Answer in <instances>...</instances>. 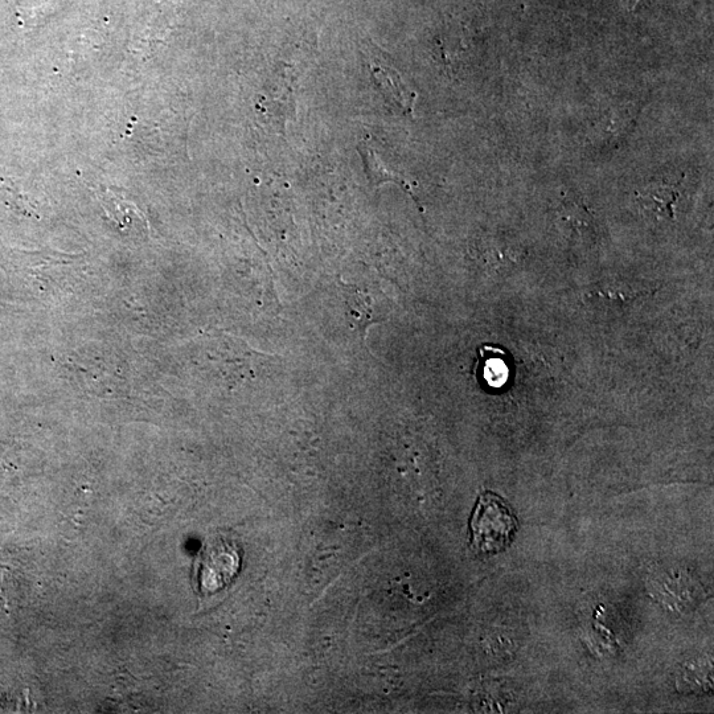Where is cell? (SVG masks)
<instances>
[{
    "label": "cell",
    "mask_w": 714,
    "mask_h": 714,
    "mask_svg": "<svg viewBox=\"0 0 714 714\" xmlns=\"http://www.w3.org/2000/svg\"><path fill=\"white\" fill-rule=\"evenodd\" d=\"M470 528L476 551L492 555L508 547L517 524L510 507L500 496L484 492L476 503Z\"/></svg>",
    "instance_id": "obj_1"
},
{
    "label": "cell",
    "mask_w": 714,
    "mask_h": 714,
    "mask_svg": "<svg viewBox=\"0 0 714 714\" xmlns=\"http://www.w3.org/2000/svg\"><path fill=\"white\" fill-rule=\"evenodd\" d=\"M240 551L231 541H208L195 564V578L201 594H215L231 584L240 570Z\"/></svg>",
    "instance_id": "obj_2"
},
{
    "label": "cell",
    "mask_w": 714,
    "mask_h": 714,
    "mask_svg": "<svg viewBox=\"0 0 714 714\" xmlns=\"http://www.w3.org/2000/svg\"><path fill=\"white\" fill-rule=\"evenodd\" d=\"M476 371L480 381L488 389H502L506 387L511 376V367L508 363V354L502 348L482 346L479 348V359Z\"/></svg>",
    "instance_id": "obj_3"
},
{
    "label": "cell",
    "mask_w": 714,
    "mask_h": 714,
    "mask_svg": "<svg viewBox=\"0 0 714 714\" xmlns=\"http://www.w3.org/2000/svg\"><path fill=\"white\" fill-rule=\"evenodd\" d=\"M373 72H375L376 80L380 82L383 92L387 93L392 100H396V104L404 109L406 113L412 112L414 96L402 85L396 73L392 69L383 68L380 65L375 67Z\"/></svg>",
    "instance_id": "obj_4"
},
{
    "label": "cell",
    "mask_w": 714,
    "mask_h": 714,
    "mask_svg": "<svg viewBox=\"0 0 714 714\" xmlns=\"http://www.w3.org/2000/svg\"><path fill=\"white\" fill-rule=\"evenodd\" d=\"M636 2H638V0H634V2H633V3H634V4H636Z\"/></svg>",
    "instance_id": "obj_5"
}]
</instances>
